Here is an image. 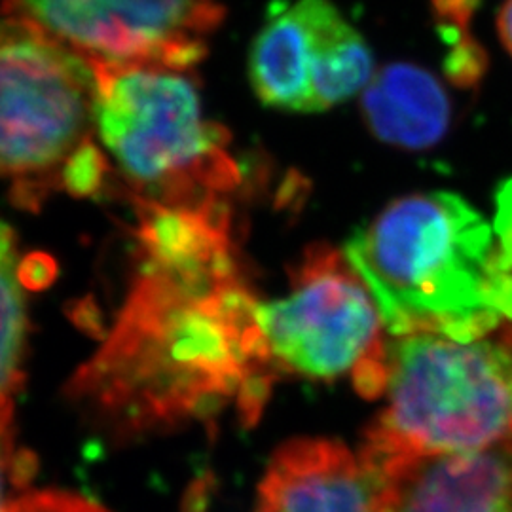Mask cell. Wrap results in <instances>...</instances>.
Listing matches in <instances>:
<instances>
[{"label": "cell", "instance_id": "6da1fadb", "mask_svg": "<svg viewBox=\"0 0 512 512\" xmlns=\"http://www.w3.org/2000/svg\"><path fill=\"white\" fill-rule=\"evenodd\" d=\"M139 255L107 340L67 387L71 401L124 439L217 420L230 408L245 423L258 420L275 374L232 234Z\"/></svg>", "mask_w": 512, "mask_h": 512}, {"label": "cell", "instance_id": "5b68a950", "mask_svg": "<svg viewBox=\"0 0 512 512\" xmlns=\"http://www.w3.org/2000/svg\"><path fill=\"white\" fill-rule=\"evenodd\" d=\"M95 73L38 27L0 18V175L21 200L63 188L74 158L93 143Z\"/></svg>", "mask_w": 512, "mask_h": 512}, {"label": "cell", "instance_id": "277c9868", "mask_svg": "<svg viewBox=\"0 0 512 512\" xmlns=\"http://www.w3.org/2000/svg\"><path fill=\"white\" fill-rule=\"evenodd\" d=\"M92 67L95 133L133 196L162 205H200L222 200L238 186L228 131L205 118L192 69Z\"/></svg>", "mask_w": 512, "mask_h": 512}, {"label": "cell", "instance_id": "3957f363", "mask_svg": "<svg viewBox=\"0 0 512 512\" xmlns=\"http://www.w3.org/2000/svg\"><path fill=\"white\" fill-rule=\"evenodd\" d=\"M385 363L384 410L359 452L387 478L511 435L512 348L505 340L387 336Z\"/></svg>", "mask_w": 512, "mask_h": 512}, {"label": "cell", "instance_id": "7c38bea8", "mask_svg": "<svg viewBox=\"0 0 512 512\" xmlns=\"http://www.w3.org/2000/svg\"><path fill=\"white\" fill-rule=\"evenodd\" d=\"M25 281L14 230L0 222V414H14L27 348Z\"/></svg>", "mask_w": 512, "mask_h": 512}, {"label": "cell", "instance_id": "52a82bcc", "mask_svg": "<svg viewBox=\"0 0 512 512\" xmlns=\"http://www.w3.org/2000/svg\"><path fill=\"white\" fill-rule=\"evenodd\" d=\"M23 19L101 65L192 69L224 18L217 0H2Z\"/></svg>", "mask_w": 512, "mask_h": 512}, {"label": "cell", "instance_id": "9c48e42d", "mask_svg": "<svg viewBox=\"0 0 512 512\" xmlns=\"http://www.w3.org/2000/svg\"><path fill=\"white\" fill-rule=\"evenodd\" d=\"M389 486L340 440L294 439L275 452L253 512H387Z\"/></svg>", "mask_w": 512, "mask_h": 512}, {"label": "cell", "instance_id": "4fadbf2b", "mask_svg": "<svg viewBox=\"0 0 512 512\" xmlns=\"http://www.w3.org/2000/svg\"><path fill=\"white\" fill-rule=\"evenodd\" d=\"M35 473V459L19 448L14 429V414H0V512L14 499V494L25 488Z\"/></svg>", "mask_w": 512, "mask_h": 512}, {"label": "cell", "instance_id": "5bb4252c", "mask_svg": "<svg viewBox=\"0 0 512 512\" xmlns=\"http://www.w3.org/2000/svg\"><path fill=\"white\" fill-rule=\"evenodd\" d=\"M2 512H109L82 495L44 490L18 495Z\"/></svg>", "mask_w": 512, "mask_h": 512}, {"label": "cell", "instance_id": "7a4b0ae2", "mask_svg": "<svg viewBox=\"0 0 512 512\" xmlns=\"http://www.w3.org/2000/svg\"><path fill=\"white\" fill-rule=\"evenodd\" d=\"M389 336L486 338L512 319V279L499 238L471 203L450 192L395 200L346 245Z\"/></svg>", "mask_w": 512, "mask_h": 512}, {"label": "cell", "instance_id": "30bf717a", "mask_svg": "<svg viewBox=\"0 0 512 512\" xmlns=\"http://www.w3.org/2000/svg\"><path fill=\"white\" fill-rule=\"evenodd\" d=\"M389 480L387 512H512V433L478 452L412 463Z\"/></svg>", "mask_w": 512, "mask_h": 512}, {"label": "cell", "instance_id": "8992f818", "mask_svg": "<svg viewBox=\"0 0 512 512\" xmlns=\"http://www.w3.org/2000/svg\"><path fill=\"white\" fill-rule=\"evenodd\" d=\"M275 376L349 378L365 399L384 395V319L348 256L327 243L310 247L291 275V291L256 306Z\"/></svg>", "mask_w": 512, "mask_h": 512}, {"label": "cell", "instance_id": "8fae6325", "mask_svg": "<svg viewBox=\"0 0 512 512\" xmlns=\"http://www.w3.org/2000/svg\"><path fill=\"white\" fill-rule=\"evenodd\" d=\"M370 131L393 147H433L450 122L448 95L433 74L395 63L374 74L363 90Z\"/></svg>", "mask_w": 512, "mask_h": 512}, {"label": "cell", "instance_id": "2e32d148", "mask_svg": "<svg viewBox=\"0 0 512 512\" xmlns=\"http://www.w3.org/2000/svg\"><path fill=\"white\" fill-rule=\"evenodd\" d=\"M497 27H499V35H501L505 48L512 55V0H505V4L501 6Z\"/></svg>", "mask_w": 512, "mask_h": 512}, {"label": "cell", "instance_id": "ba28073f", "mask_svg": "<svg viewBox=\"0 0 512 512\" xmlns=\"http://www.w3.org/2000/svg\"><path fill=\"white\" fill-rule=\"evenodd\" d=\"M372 52L330 0H296L270 14L249 52L258 99L289 112H323L365 90Z\"/></svg>", "mask_w": 512, "mask_h": 512}, {"label": "cell", "instance_id": "9a60e30c", "mask_svg": "<svg viewBox=\"0 0 512 512\" xmlns=\"http://www.w3.org/2000/svg\"><path fill=\"white\" fill-rule=\"evenodd\" d=\"M495 232L499 238L503 268L512 279V183L505 184L503 192L499 194V213H497ZM501 340H505L512 348V319L503 325Z\"/></svg>", "mask_w": 512, "mask_h": 512}]
</instances>
